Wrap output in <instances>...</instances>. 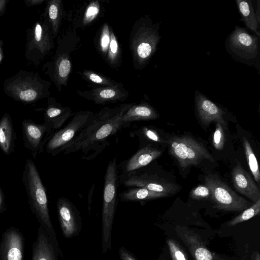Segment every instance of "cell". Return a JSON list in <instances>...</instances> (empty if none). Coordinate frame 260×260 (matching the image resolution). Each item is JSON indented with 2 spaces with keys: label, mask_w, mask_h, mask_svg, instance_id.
<instances>
[{
  "label": "cell",
  "mask_w": 260,
  "mask_h": 260,
  "mask_svg": "<svg viewBox=\"0 0 260 260\" xmlns=\"http://www.w3.org/2000/svg\"><path fill=\"white\" fill-rule=\"evenodd\" d=\"M259 212L260 199L239 215L228 222L227 225L230 226H234L258 215Z\"/></svg>",
  "instance_id": "484cf974"
},
{
  "label": "cell",
  "mask_w": 260,
  "mask_h": 260,
  "mask_svg": "<svg viewBox=\"0 0 260 260\" xmlns=\"http://www.w3.org/2000/svg\"><path fill=\"white\" fill-rule=\"evenodd\" d=\"M194 104L197 114L202 124L208 125L212 122H216L227 128V123L224 118V111L198 90L195 92Z\"/></svg>",
  "instance_id": "9a60e30c"
},
{
  "label": "cell",
  "mask_w": 260,
  "mask_h": 260,
  "mask_svg": "<svg viewBox=\"0 0 260 260\" xmlns=\"http://www.w3.org/2000/svg\"><path fill=\"white\" fill-rule=\"evenodd\" d=\"M62 9L61 0L48 1L43 14L44 20L50 26L54 38L57 36L59 32L63 16Z\"/></svg>",
  "instance_id": "7402d4cb"
},
{
  "label": "cell",
  "mask_w": 260,
  "mask_h": 260,
  "mask_svg": "<svg viewBox=\"0 0 260 260\" xmlns=\"http://www.w3.org/2000/svg\"><path fill=\"white\" fill-rule=\"evenodd\" d=\"M50 255H49V256L47 257V258H46V257H42L41 258H40L39 260H52L50 258Z\"/></svg>",
  "instance_id": "ee69618b"
},
{
  "label": "cell",
  "mask_w": 260,
  "mask_h": 260,
  "mask_svg": "<svg viewBox=\"0 0 260 260\" xmlns=\"http://www.w3.org/2000/svg\"><path fill=\"white\" fill-rule=\"evenodd\" d=\"M259 38L245 28L236 26L226 39L225 47L236 61L259 70Z\"/></svg>",
  "instance_id": "5b68a950"
},
{
  "label": "cell",
  "mask_w": 260,
  "mask_h": 260,
  "mask_svg": "<svg viewBox=\"0 0 260 260\" xmlns=\"http://www.w3.org/2000/svg\"><path fill=\"white\" fill-rule=\"evenodd\" d=\"M257 4H256V10L255 12V16L257 21V22L259 24L260 23V1H257Z\"/></svg>",
  "instance_id": "ab89813d"
},
{
  "label": "cell",
  "mask_w": 260,
  "mask_h": 260,
  "mask_svg": "<svg viewBox=\"0 0 260 260\" xmlns=\"http://www.w3.org/2000/svg\"><path fill=\"white\" fill-rule=\"evenodd\" d=\"M122 182L125 186L142 187L168 194L175 193L178 189L174 184L156 174L140 172L138 170L125 174Z\"/></svg>",
  "instance_id": "7c38bea8"
},
{
  "label": "cell",
  "mask_w": 260,
  "mask_h": 260,
  "mask_svg": "<svg viewBox=\"0 0 260 260\" xmlns=\"http://www.w3.org/2000/svg\"><path fill=\"white\" fill-rule=\"evenodd\" d=\"M134 103L124 104L113 108L105 107L93 114L87 124L64 149V154L81 151L85 154L99 151L108 144L109 138L128 125L121 120L122 115Z\"/></svg>",
  "instance_id": "6da1fadb"
},
{
  "label": "cell",
  "mask_w": 260,
  "mask_h": 260,
  "mask_svg": "<svg viewBox=\"0 0 260 260\" xmlns=\"http://www.w3.org/2000/svg\"><path fill=\"white\" fill-rule=\"evenodd\" d=\"M232 177L234 186L238 192L254 203L260 199V191L258 187L240 164H237L233 168Z\"/></svg>",
  "instance_id": "e0dca14e"
},
{
  "label": "cell",
  "mask_w": 260,
  "mask_h": 260,
  "mask_svg": "<svg viewBox=\"0 0 260 260\" xmlns=\"http://www.w3.org/2000/svg\"><path fill=\"white\" fill-rule=\"evenodd\" d=\"M110 41V30L108 24H105L100 38V49L104 56L107 55Z\"/></svg>",
  "instance_id": "1f68e13d"
},
{
  "label": "cell",
  "mask_w": 260,
  "mask_h": 260,
  "mask_svg": "<svg viewBox=\"0 0 260 260\" xmlns=\"http://www.w3.org/2000/svg\"><path fill=\"white\" fill-rule=\"evenodd\" d=\"M253 260H260V256L258 252L255 253V255L253 257Z\"/></svg>",
  "instance_id": "7bdbcfd3"
},
{
  "label": "cell",
  "mask_w": 260,
  "mask_h": 260,
  "mask_svg": "<svg viewBox=\"0 0 260 260\" xmlns=\"http://www.w3.org/2000/svg\"><path fill=\"white\" fill-rule=\"evenodd\" d=\"M213 145L218 150L223 149L224 144V134L222 125L217 122L216 128L213 134Z\"/></svg>",
  "instance_id": "4dcf8cb0"
},
{
  "label": "cell",
  "mask_w": 260,
  "mask_h": 260,
  "mask_svg": "<svg viewBox=\"0 0 260 260\" xmlns=\"http://www.w3.org/2000/svg\"><path fill=\"white\" fill-rule=\"evenodd\" d=\"M44 2V0H25V5L27 7H31L40 5Z\"/></svg>",
  "instance_id": "74e56055"
},
{
  "label": "cell",
  "mask_w": 260,
  "mask_h": 260,
  "mask_svg": "<svg viewBox=\"0 0 260 260\" xmlns=\"http://www.w3.org/2000/svg\"><path fill=\"white\" fill-rule=\"evenodd\" d=\"M100 11L98 1L91 2L86 8L83 15L82 24L86 26L91 23L99 15Z\"/></svg>",
  "instance_id": "f546056e"
},
{
  "label": "cell",
  "mask_w": 260,
  "mask_h": 260,
  "mask_svg": "<svg viewBox=\"0 0 260 260\" xmlns=\"http://www.w3.org/2000/svg\"><path fill=\"white\" fill-rule=\"evenodd\" d=\"M16 139L12 118L5 113L0 119V148L6 155L14 152Z\"/></svg>",
  "instance_id": "44dd1931"
},
{
  "label": "cell",
  "mask_w": 260,
  "mask_h": 260,
  "mask_svg": "<svg viewBox=\"0 0 260 260\" xmlns=\"http://www.w3.org/2000/svg\"><path fill=\"white\" fill-rule=\"evenodd\" d=\"M121 201L124 202H134L147 201L168 197L169 194L158 192L142 187L129 188L120 195Z\"/></svg>",
  "instance_id": "603a6c76"
},
{
  "label": "cell",
  "mask_w": 260,
  "mask_h": 260,
  "mask_svg": "<svg viewBox=\"0 0 260 260\" xmlns=\"http://www.w3.org/2000/svg\"><path fill=\"white\" fill-rule=\"evenodd\" d=\"M168 144L171 154L181 168L196 166L205 159L215 161L205 146L191 137H172Z\"/></svg>",
  "instance_id": "52a82bcc"
},
{
  "label": "cell",
  "mask_w": 260,
  "mask_h": 260,
  "mask_svg": "<svg viewBox=\"0 0 260 260\" xmlns=\"http://www.w3.org/2000/svg\"><path fill=\"white\" fill-rule=\"evenodd\" d=\"M22 132L24 146L36 158L44 150L54 131L46 122L37 123L30 119L22 121Z\"/></svg>",
  "instance_id": "8fae6325"
},
{
  "label": "cell",
  "mask_w": 260,
  "mask_h": 260,
  "mask_svg": "<svg viewBox=\"0 0 260 260\" xmlns=\"http://www.w3.org/2000/svg\"><path fill=\"white\" fill-rule=\"evenodd\" d=\"M141 135L144 136L146 138L152 141L160 142L161 139L158 134L153 129L147 127H144L140 129L139 132Z\"/></svg>",
  "instance_id": "e575fe53"
},
{
  "label": "cell",
  "mask_w": 260,
  "mask_h": 260,
  "mask_svg": "<svg viewBox=\"0 0 260 260\" xmlns=\"http://www.w3.org/2000/svg\"><path fill=\"white\" fill-rule=\"evenodd\" d=\"M210 188L205 185H199L193 188L190 192V196L193 199H203L211 197Z\"/></svg>",
  "instance_id": "d6a6232c"
},
{
  "label": "cell",
  "mask_w": 260,
  "mask_h": 260,
  "mask_svg": "<svg viewBox=\"0 0 260 260\" xmlns=\"http://www.w3.org/2000/svg\"><path fill=\"white\" fill-rule=\"evenodd\" d=\"M93 114L87 111L76 113L66 126L52 134L46 144V151L53 156L63 151L86 126Z\"/></svg>",
  "instance_id": "30bf717a"
},
{
  "label": "cell",
  "mask_w": 260,
  "mask_h": 260,
  "mask_svg": "<svg viewBox=\"0 0 260 260\" xmlns=\"http://www.w3.org/2000/svg\"><path fill=\"white\" fill-rule=\"evenodd\" d=\"M71 68L69 54L57 48L53 60L47 61L43 67L58 90L62 86L67 85Z\"/></svg>",
  "instance_id": "5bb4252c"
},
{
  "label": "cell",
  "mask_w": 260,
  "mask_h": 260,
  "mask_svg": "<svg viewBox=\"0 0 260 260\" xmlns=\"http://www.w3.org/2000/svg\"><path fill=\"white\" fill-rule=\"evenodd\" d=\"M22 255L20 251L16 248H12L8 252V260H21Z\"/></svg>",
  "instance_id": "8d00e7d4"
},
{
  "label": "cell",
  "mask_w": 260,
  "mask_h": 260,
  "mask_svg": "<svg viewBox=\"0 0 260 260\" xmlns=\"http://www.w3.org/2000/svg\"><path fill=\"white\" fill-rule=\"evenodd\" d=\"M205 185L210 189V198L214 208L228 211H242L253 204L238 196L228 185L215 175L205 177Z\"/></svg>",
  "instance_id": "ba28073f"
},
{
  "label": "cell",
  "mask_w": 260,
  "mask_h": 260,
  "mask_svg": "<svg viewBox=\"0 0 260 260\" xmlns=\"http://www.w3.org/2000/svg\"><path fill=\"white\" fill-rule=\"evenodd\" d=\"M51 85L38 73L20 70L4 81L3 90L14 101L29 104L49 97Z\"/></svg>",
  "instance_id": "3957f363"
},
{
  "label": "cell",
  "mask_w": 260,
  "mask_h": 260,
  "mask_svg": "<svg viewBox=\"0 0 260 260\" xmlns=\"http://www.w3.org/2000/svg\"><path fill=\"white\" fill-rule=\"evenodd\" d=\"M4 198V193L1 188H0V205L2 203Z\"/></svg>",
  "instance_id": "b9f144b4"
},
{
  "label": "cell",
  "mask_w": 260,
  "mask_h": 260,
  "mask_svg": "<svg viewBox=\"0 0 260 260\" xmlns=\"http://www.w3.org/2000/svg\"><path fill=\"white\" fill-rule=\"evenodd\" d=\"M160 260H165V258H161Z\"/></svg>",
  "instance_id": "f6af8a7d"
},
{
  "label": "cell",
  "mask_w": 260,
  "mask_h": 260,
  "mask_svg": "<svg viewBox=\"0 0 260 260\" xmlns=\"http://www.w3.org/2000/svg\"><path fill=\"white\" fill-rule=\"evenodd\" d=\"M73 114L70 108L63 107L56 103L54 98L48 97L43 117L45 122L49 124L54 131L60 129Z\"/></svg>",
  "instance_id": "ac0fdd59"
},
{
  "label": "cell",
  "mask_w": 260,
  "mask_h": 260,
  "mask_svg": "<svg viewBox=\"0 0 260 260\" xmlns=\"http://www.w3.org/2000/svg\"><path fill=\"white\" fill-rule=\"evenodd\" d=\"M196 260H212L213 256L210 251L205 247L199 246L194 251Z\"/></svg>",
  "instance_id": "836d02e7"
},
{
  "label": "cell",
  "mask_w": 260,
  "mask_h": 260,
  "mask_svg": "<svg viewBox=\"0 0 260 260\" xmlns=\"http://www.w3.org/2000/svg\"><path fill=\"white\" fill-rule=\"evenodd\" d=\"M161 154V151L150 145L139 149L125 162L124 173L140 169L150 164Z\"/></svg>",
  "instance_id": "d6986e66"
},
{
  "label": "cell",
  "mask_w": 260,
  "mask_h": 260,
  "mask_svg": "<svg viewBox=\"0 0 260 260\" xmlns=\"http://www.w3.org/2000/svg\"><path fill=\"white\" fill-rule=\"evenodd\" d=\"M236 2L245 26L259 37V24L255 16L252 1L236 0Z\"/></svg>",
  "instance_id": "cb8c5ba5"
},
{
  "label": "cell",
  "mask_w": 260,
  "mask_h": 260,
  "mask_svg": "<svg viewBox=\"0 0 260 260\" xmlns=\"http://www.w3.org/2000/svg\"><path fill=\"white\" fill-rule=\"evenodd\" d=\"M119 256L121 260H137L133 254L123 247L119 248Z\"/></svg>",
  "instance_id": "d590c367"
},
{
  "label": "cell",
  "mask_w": 260,
  "mask_h": 260,
  "mask_svg": "<svg viewBox=\"0 0 260 260\" xmlns=\"http://www.w3.org/2000/svg\"><path fill=\"white\" fill-rule=\"evenodd\" d=\"M82 77L88 82L100 85V87L110 86L118 83L92 71L85 70L82 73Z\"/></svg>",
  "instance_id": "4316f807"
},
{
  "label": "cell",
  "mask_w": 260,
  "mask_h": 260,
  "mask_svg": "<svg viewBox=\"0 0 260 260\" xmlns=\"http://www.w3.org/2000/svg\"><path fill=\"white\" fill-rule=\"evenodd\" d=\"M84 98L93 102L96 104H105L125 100L128 93L121 83L110 86L99 87L89 90L77 91Z\"/></svg>",
  "instance_id": "2e32d148"
},
{
  "label": "cell",
  "mask_w": 260,
  "mask_h": 260,
  "mask_svg": "<svg viewBox=\"0 0 260 260\" xmlns=\"http://www.w3.org/2000/svg\"><path fill=\"white\" fill-rule=\"evenodd\" d=\"M159 26V22H154L147 15L142 16L134 24L129 43L135 68H144L155 54L161 38Z\"/></svg>",
  "instance_id": "7a4b0ae2"
},
{
  "label": "cell",
  "mask_w": 260,
  "mask_h": 260,
  "mask_svg": "<svg viewBox=\"0 0 260 260\" xmlns=\"http://www.w3.org/2000/svg\"><path fill=\"white\" fill-rule=\"evenodd\" d=\"M118 176L116 158L111 159L105 176L102 208V252L112 249V232L117 205Z\"/></svg>",
  "instance_id": "277c9868"
},
{
  "label": "cell",
  "mask_w": 260,
  "mask_h": 260,
  "mask_svg": "<svg viewBox=\"0 0 260 260\" xmlns=\"http://www.w3.org/2000/svg\"><path fill=\"white\" fill-rule=\"evenodd\" d=\"M58 214L63 236L71 238L79 234L82 229L81 218L76 206L65 197L57 204Z\"/></svg>",
  "instance_id": "4fadbf2b"
},
{
  "label": "cell",
  "mask_w": 260,
  "mask_h": 260,
  "mask_svg": "<svg viewBox=\"0 0 260 260\" xmlns=\"http://www.w3.org/2000/svg\"><path fill=\"white\" fill-rule=\"evenodd\" d=\"M24 56L34 66H38L53 48L54 36L49 24L44 20L36 21L26 30Z\"/></svg>",
  "instance_id": "8992f818"
},
{
  "label": "cell",
  "mask_w": 260,
  "mask_h": 260,
  "mask_svg": "<svg viewBox=\"0 0 260 260\" xmlns=\"http://www.w3.org/2000/svg\"><path fill=\"white\" fill-rule=\"evenodd\" d=\"M120 55V49L116 38L112 31L110 30V41L107 53L108 60L111 64H116Z\"/></svg>",
  "instance_id": "83f0119b"
},
{
  "label": "cell",
  "mask_w": 260,
  "mask_h": 260,
  "mask_svg": "<svg viewBox=\"0 0 260 260\" xmlns=\"http://www.w3.org/2000/svg\"><path fill=\"white\" fill-rule=\"evenodd\" d=\"M167 244L172 260H188L186 252L176 241L168 239Z\"/></svg>",
  "instance_id": "f1b7e54d"
},
{
  "label": "cell",
  "mask_w": 260,
  "mask_h": 260,
  "mask_svg": "<svg viewBox=\"0 0 260 260\" xmlns=\"http://www.w3.org/2000/svg\"><path fill=\"white\" fill-rule=\"evenodd\" d=\"M243 142L245 154L250 172L255 180L259 184L260 181V172L256 158L248 140L243 137Z\"/></svg>",
  "instance_id": "d4e9b609"
},
{
  "label": "cell",
  "mask_w": 260,
  "mask_h": 260,
  "mask_svg": "<svg viewBox=\"0 0 260 260\" xmlns=\"http://www.w3.org/2000/svg\"><path fill=\"white\" fill-rule=\"evenodd\" d=\"M7 0H0V17H2L5 13Z\"/></svg>",
  "instance_id": "f35d334b"
},
{
  "label": "cell",
  "mask_w": 260,
  "mask_h": 260,
  "mask_svg": "<svg viewBox=\"0 0 260 260\" xmlns=\"http://www.w3.org/2000/svg\"><path fill=\"white\" fill-rule=\"evenodd\" d=\"M159 115L154 108L147 103L134 104L122 116V121L128 125L131 122L149 120L157 118Z\"/></svg>",
  "instance_id": "ffe728a7"
},
{
  "label": "cell",
  "mask_w": 260,
  "mask_h": 260,
  "mask_svg": "<svg viewBox=\"0 0 260 260\" xmlns=\"http://www.w3.org/2000/svg\"><path fill=\"white\" fill-rule=\"evenodd\" d=\"M3 42L0 39V63H2L4 59V52L3 50Z\"/></svg>",
  "instance_id": "60d3db41"
},
{
  "label": "cell",
  "mask_w": 260,
  "mask_h": 260,
  "mask_svg": "<svg viewBox=\"0 0 260 260\" xmlns=\"http://www.w3.org/2000/svg\"><path fill=\"white\" fill-rule=\"evenodd\" d=\"M22 180L30 204L45 220L49 221L46 190L31 159L28 158L26 161Z\"/></svg>",
  "instance_id": "9c48e42d"
}]
</instances>
